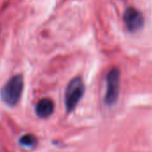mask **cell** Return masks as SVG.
I'll return each mask as SVG.
<instances>
[{"label":"cell","instance_id":"2","mask_svg":"<svg viewBox=\"0 0 152 152\" xmlns=\"http://www.w3.org/2000/svg\"><path fill=\"white\" fill-rule=\"evenodd\" d=\"M85 92V85L81 77H75L70 81L68 83L65 94H64V103L65 108L68 113L74 110L78 105Z\"/></svg>","mask_w":152,"mask_h":152},{"label":"cell","instance_id":"4","mask_svg":"<svg viewBox=\"0 0 152 152\" xmlns=\"http://www.w3.org/2000/svg\"><path fill=\"white\" fill-rule=\"evenodd\" d=\"M123 19L127 30L131 32L140 31L144 25V17L142 14L134 7H128L124 13Z\"/></svg>","mask_w":152,"mask_h":152},{"label":"cell","instance_id":"1","mask_svg":"<svg viewBox=\"0 0 152 152\" xmlns=\"http://www.w3.org/2000/svg\"><path fill=\"white\" fill-rule=\"evenodd\" d=\"M24 86L23 74H15L11 77L0 90V98L8 107H15L21 99Z\"/></svg>","mask_w":152,"mask_h":152},{"label":"cell","instance_id":"5","mask_svg":"<svg viewBox=\"0 0 152 152\" xmlns=\"http://www.w3.org/2000/svg\"><path fill=\"white\" fill-rule=\"evenodd\" d=\"M55 110V104L52 99L45 98L40 99L36 107H35V113L40 118H48L49 117Z\"/></svg>","mask_w":152,"mask_h":152},{"label":"cell","instance_id":"6","mask_svg":"<svg viewBox=\"0 0 152 152\" xmlns=\"http://www.w3.org/2000/svg\"><path fill=\"white\" fill-rule=\"evenodd\" d=\"M19 144L27 148H31L37 144V139L32 134H24L19 140Z\"/></svg>","mask_w":152,"mask_h":152},{"label":"cell","instance_id":"3","mask_svg":"<svg viewBox=\"0 0 152 152\" xmlns=\"http://www.w3.org/2000/svg\"><path fill=\"white\" fill-rule=\"evenodd\" d=\"M106 84L104 102L107 106H113L116 103L120 93V70L118 68L115 67L107 72Z\"/></svg>","mask_w":152,"mask_h":152}]
</instances>
